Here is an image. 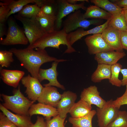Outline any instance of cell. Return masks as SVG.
Listing matches in <instances>:
<instances>
[{
  "label": "cell",
  "mask_w": 127,
  "mask_h": 127,
  "mask_svg": "<svg viewBox=\"0 0 127 127\" xmlns=\"http://www.w3.org/2000/svg\"><path fill=\"white\" fill-rule=\"evenodd\" d=\"M31 127H47L46 121L42 117L38 116L35 123L32 125Z\"/></svg>",
  "instance_id": "39"
},
{
  "label": "cell",
  "mask_w": 127,
  "mask_h": 127,
  "mask_svg": "<svg viewBox=\"0 0 127 127\" xmlns=\"http://www.w3.org/2000/svg\"><path fill=\"white\" fill-rule=\"evenodd\" d=\"M107 127H127V111L119 110L115 118Z\"/></svg>",
  "instance_id": "32"
},
{
  "label": "cell",
  "mask_w": 127,
  "mask_h": 127,
  "mask_svg": "<svg viewBox=\"0 0 127 127\" xmlns=\"http://www.w3.org/2000/svg\"><path fill=\"white\" fill-rule=\"evenodd\" d=\"M108 26H111L120 31H127V23L122 12L112 15Z\"/></svg>",
  "instance_id": "29"
},
{
  "label": "cell",
  "mask_w": 127,
  "mask_h": 127,
  "mask_svg": "<svg viewBox=\"0 0 127 127\" xmlns=\"http://www.w3.org/2000/svg\"><path fill=\"white\" fill-rule=\"evenodd\" d=\"M8 5L10 11L7 18L11 15L20 11L25 5L30 3H35L40 7L42 0H3Z\"/></svg>",
  "instance_id": "24"
},
{
  "label": "cell",
  "mask_w": 127,
  "mask_h": 127,
  "mask_svg": "<svg viewBox=\"0 0 127 127\" xmlns=\"http://www.w3.org/2000/svg\"><path fill=\"white\" fill-rule=\"evenodd\" d=\"M120 41L122 48L127 51V31H120Z\"/></svg>",
  "instance_id": "38"
},
{
  "label": "cell",
  "mask_w": 127,
  "mask_h": 127,
  "mask_svg": "<svg viewBox=\"0 0 127 127\" xmlns=\"http://www.w3.org/2000/svg\"><path fill=\"white\" fill-rule=\"evenodd\" d=\"M110 1L122 9L127 8V0H111Z\"/></svg>",
  "instance_id": "40"
},
{
  "label": "cell",
  "mask_w": 127,
  "mask_h": 127,
  "mask_svg": "<svg viewBox=\"0 0 127 127\" xmlns=\"http://www.w3.org/2000/svg\"><path fill=\"white\" fill-rule=\"evenodd\" d=\"M8 29L5 37L1 38L0 44L4 45H26L29 41L24 32L14 20L10 18L8 21Z\"/></svg>",
  "instance_id": "5"
},
{
  "label": "cell",
  "mask_w": 127,
  "mask_h": 127,
  "mask_svg": "<svg viewBox=\"0 0 127 127\" xmlns=\"http://www.w3.org/2000/svg\"><path fill=\"white\" fill-rule=\"evenodd\" d=\"M80 97L90 105L93 104L98 108L102 107L106 102L100 96L97 87L95 85L84 88L81 93Z\"/></svg>",
  "instance_id": "12"
},
{
  "label": "cell",
  "mask_w": 127,
  "mask_h": 127,
  "mask_svg": "<svg viewBox=\"0 0 127 127\" xmlns=\"http://www.w3.org/2000/svg\"><path fill=\"white\" fill-rule=\"evenodd\" d=\"M72 127H78L76 126L75 125H72Z\"/></svg>",
  "instance_id": "45"
},
{
  "label": "cell",
  "mask_w": 127,
  "mask_h": 127,
  "mask_svg": "<svg viewBox=\"0 0 127 127\" xmlns=\"http://www.w3.org/2000/svg\"><path fill=\"white\" fill-rule=\"evenodd\" d=\"M40 7L44 14L55 20L58 10L56 0H42Z\"/></svg>",
  "instance_id": "25"
},
{
  "label": "cell",
  "mask_w": 127,
  "mask_h": 127,
  "mask_svg": "<svg viewBox=\"0 0 127 127\" xmlns=\"http://www.w3.org/2000/svg\"><path fill=\"white\" fill-rule=\"evenodd\" d=\"M21 80L26 88L25 93L29 99L34 102L37 100L44 88L38 79L29 74L23 77Z\"/></svg>",
  "instance_id": "10"
},
{
  "label": "cell",
  "mask_w": 127,
  "mask_h": 127,
  "mask_svg": "<svg viewBox=\"0 0 127 127\" xmlns=\"http://www.w3.org/2000/svg\"><path fill=\"white\" fill-rule=\"evenodd\" d=\"M91 2L112 15L122 12V8L108 0H91Z\"/></svg>",
  "instance_id": "28"
},
{
  "label": "cell",
  "mask_w": 127,
  "mask_h": 127,
  "mask_svg": "<svg viewBox=\"0 0 127 127\" xmlns=\"http://www.w3.org/2000/svg\"><path fill=\"white\" fill-rule=\"evenodd\" d=\"M113 106L116 108L120 109L121 106L124 105H127V85L124 93L121 96L117 97L112 101Z\"/></svg>",
  "instance_id": "36"
},
{
  "label": "cell",
  "mask_w": 127,
  "mask_h": 127,
  "mask_svg": "<svg viewBox=\"0 0 127 127\" xmlns=\"http://www.w3.org/2000/svg\"><path fill=\"white\" fill-rule=\"evenodd\" d=\"M113 100L106 101L101 108L97 107L96 113L99 127H107L115 118L119 109L112 104Z\"/></svg>",
  "instance_id": "7"
},
{
  "label": "cell",
  "mask_w": 127,
  "mask_h": 127,
  "mask_svg": "<svg viewBox=\"0 0 127 127\" xmlns=\"http://www.w3.org/2000/svg\"><path fill=\"white\" fill-rule=\"evenodd\" d=\"M89 54L95 55L102 52L114 51L105 42L101 34L88 36L84 39Z\"/></svg>",
  "instance_id": "9"
},
{
  "label": "cell",
  "mask_w": 127,
  "mask_h": 127,
  "mask_svg": "<svg viewBox=\"0 0 127 127\" xmlns=\"http://www.w3.org/2000/svg\"><path fill=\"white\" fill-rule=\"evenodd\" d=\"M126 55L124 52L114 51L101 52L95 55L94 58L98 64L111 66L117 63L120 59Z\"/></svg>",
  "instance_id": "19"
},
{
  "label": "cell",
  "mask_w": 127,
  "mask_h": 127,
  "mask_svg": "<svg viewBox=\"0 0 127 127\" xmlns=\"http://www.w3.org/2000/svg\"><path fill=\"white\" fill-rule=\"evenodd\" d=\"M62 95L58 91L57 88L54 86L44 87L37 101L39 103L56 108Z\"/></svg>",
  "instance_id": "15"
},
{
  "label": "cell",
  "mask_w": 127,
  "mask_h": 127,
  "mask_svg": "<svg viewBox=\"0 0 127 127\" xmlns=\"http://www.w3.org/2000/svg\"><path fill=\"white\" fill-rule=\"evenodd\" d=\"M96 113V110H92L88 114L83 117L77 118L70 117L68 121L72 125L78 127H92V119Z\"/></svg>",
  "instance_id": "27"
},
{
  "label": "cell",
  "mask_w": 127,
  "mask_h": 127,
  "mask_svg": "<svg viewBox=\"0 0 127 127\" xmlns=\"http://www.w3.org/2000/svg\"><path fill=\"white\" fill-rule=\"evenodd\" d=\"M65 119L61 118L58 115L52 119L46 120L47 127H65L64 123Z\"/></svg>",
  "instance_id": "34"
},
{
  "label": "cell",
  "mask_w": 127,
  "mask_h": 127,
  "mask_svg": "<svg viewBox=\"0 0 127 127\" xmlns=\"http://www.w3.org/2000/svg\"><path fill=\"white\" fill-rule=\"evenodd\" d=\"M0 78L6 84L14 88H16L25 74L22 71L8 70L2 68L0 71Z\"/></svg>",
  "instance_id": "18"
},
{
  "label": "cell",
  "mask_w": 127,
  "mask_h": 127,
  "mask_svg": "<svg viewBox=\"0 0 127 127\" xmlns=\"http://www.w3.org/2000/svg\"><path fill=\"white\" fill-rule=\"evenodd\" d=\"M61 45L67 46L64 53H70L76 52L75 49L70 44L67 34L63 29L45 33L33 44L29 45L27 47L33 49L38 48L45 49L46 47H51L60 49L59 47Z\"/></svg>",
  "instance_id": "2"
},
{
  "label": "cell",
  "mask_w": 127,
  "mask_h": 127,
  "mask_svg": "<svg viewBox=\"0 0 127 127\" xmlns=\"http://www.w3.org/2000/svg\"><path fill=\"white\" fill-rule=\"evenodd\" d=\"M0 109L10 120L18 127H31L33 124L29 115L14 114L1 104Z\"/></svg>",
  "instance_id": "20"
},
{
  "label": "cell",
  "mask_w": 127,
  "mask_h": 127,
  "mask_svg": "<svg viewBox=\"0 0 127 127\" xmlns=\"http://www.w3.org/2000/svg\"><path fill=\"white\" fill-rule=\"evenodd\" d=\"M58 10L55 22V30H60L62 25V19L75 11L82 9L86 10L87 8L84 6V2L72 4L68 3L66 0H56Z\"/></svg>",
  "instance_id": "8"
},
{
  "label": "cell",
  "mask_w": 127,
  "mask_h": 127,
  "mask_svg": "<svg viewBox=\"0 0 127 127\" xmlns=\"http://www.w3.org/2000/svg\"><path fill=\"white\" fill-rule=\"evenodd\" d=\"M111 66L103 64H98L97 68L92 75L91 81L94 83L100 82L105 79L111 78Z\"/></svg>",
  "instance_id": "23"
},
{
  "label": "cell",
  "mask_w": 127,
  "mask_h": 127,
  "mask_svg": "<svg viewBox=\"0 0 127 127\" xmlns=\"http://www.w3.org/2000/svg\"><path fill=\"white\" fill-rule=\"evenodd\" d=\"M28 115L30 116L35 115H40L45 117L46 120L51 119L58 115L57 108L52 106L39 103L33 104L28 111Z\"/></svg>",
  "instance_id": "17"
},
{
  "label": "cell",
  "mask_w": 127,
  "mask_h": 127,
  "mask_svg": "<svg viewBox=\"0 0 127 127\" xmlns=\"http://www.w3.org/2000/svg\"><path fill=\"white\" fill-rule=\"evenodd\" d=\"M15 17L22 24L24 32L29 43V45L33 44L45 33L36 18H28L18 15Z\"/></svg>",
  "instance_id": "6"
},
{
  "label": "cell",
  "mask_w": 127,
  "mask_h": 127,
  "mask_svg": "<svg viewBox=\"0 0 127 127\" xmlns=\"http://www.w3.org/2000/svg\"><path fill=\"white\" fill-rule=\"evenodd\" d=\"M34 49L27 47L23 49L12 48L9 50L13 53L22 66L33 77L38 79L40 67L46 63L56 61H66L64 59H58L50 56L45 49Z\"/></svg>",
  "instance_id": "1"
},
{
  "label": "cell",
  "mask_w": 127,
  "mask_h": 127,
  "mask_svg": "<svg viewBox=\"0 0 127 127\" xmlns=\"http://www.w3.org/2000/svg\"><path fill=\"white\" fill-rule=\"evenodd\" d=\"M62 94L56 107L58 115L62 118H66L71 107L75 103L77 94L71 91H64Z\"/></svg>",
  "instance_id": "13"
},
{
  "label": "cell",
  "mask_w": 127,
  "mask_h": 127,
  "mask_svg": "<svg viewBox=\"0 0 127 127\" xmlns=\"http://www.w3.org/2000/svg\"><path fill=\"white\" fill-rule=\"evenodd\" d=\"M4 23H0V37L1 38L5 34Z\"/></svg>",
  "instance_id": "42"
},
{
  "label": "cell",
  "mask_w": 127,
  "mask_h": 127,
  "mask_svg": "<svg viewBox=\"0 0 127 127\" xmlns=\"http://www.w3.org/2000/svg\"><path fill=\"white\" fill-rule=\"evenodd\" d=\"M120 72L123 75V78L121 80L122 86L127 85V68H121Z\"/></svg>",
  "instance_id": "41"
},
{
  "label": "cell",
  "mask_w": 127,
  "mask_h": 127,
  "mask_svg": "<svg viewBox=\"0 0 127 127\" xmlns=\"http://www.w3.org/2000/svg\"><path fill=\"white\" fill-rule=\"evenodd\" d=\"M83 14L85 19H99L107 20L111 18L112 15L102 8L95 5H90L87 8Z\"/></svg>",
  "instance_id": "21"
},
{
  "label": "cell",
  "mask_w": 127,
  "mask_h": 127,
  "mask_svg": "<svg viewBox=\"0 0 127 127\" xmlns=\"http://www.w3.org/2000/svg\"><path fill=\"white\" fill-rule=\"evenodd\" d=\"M70 4H75L78 2V0H66Z\"/></svg>",
  "instance_id": "44"
},
{
  "label": "cell",
  "mask_w": 127,
  "mask_h": 127,
  "mask_svg": "<svg viewBox=\"0 0 127 127\" xmlns=\"http://www.w3.org/2000/svg\"><path fill=\"white\" fill-rule=\"evenodd\" d=\"M1 1L2 2L0 3V23H4L10 10L6 3L3 0Z\"/></svg>",
  "instance_id": "35"
},
{
  "label": "cell",
  "mask_w": 127,
  "mask_h": 127,
  "mask_svg": "<svg viewBox=\"0 0 127 127\" xmlns=\"http://www.w3.org/2000/svg\"><path fill=\"white\" fill-rule=\"evenodd\" d=\"M110 20H107L103 24L88 30L85 31L83 28H79L67 34V37L70 44L72 46L76 42L87 35L101 34L108 26Z\"/></svg>",
  "instance_id": "16"
},
{
  "label": "cell",
  "mask_w": 127,
  "mask_h": 127,
  "mask_svg": "<svg viewBox=\"0 0 127 127\" xmlns=\"http://www.w3.org/2000/svg\"><path fill=\"white\" fill-rule=\"evenodd\" d=\"M4 103L3 105L6 108L20 115H28V112L34 102L25 97L20 91V87L14 91L13 95L9 96L1 95Z\"/></svg>",
  "instance_id": "3"
},
{
  "label": "cell",
  "mask_w": 127,
  "mask_h": 127,
  "mask_svg": "<svg viewBox=\"0 0 127 127\" xmlns=\"http://www.w3.org/2000/svg\"><path fill=\"white\" fill-rule=\"evenodd\" d=\"M0 127H18L2 112L0 113Z\"/></svg>",
  "instance_id": "37"
},
{
  "label": "cell",
  "mask_w": 127,
  "mask_h": 127,
  "mask_svg": "<svg viewBox=\"0 0 127 127\" xmlns=\"http://www.w3.org/2000/svg\"><path fill=\"white\" fill-rule=\"evenodd\" d=\"M96 19L88 20L83 17V14L79 10H76L68 15L62 22L63 29L68 34L79 28H87L92 25L99 23Z\"/></svg>",
  "instance_id": "4"
},
{
  "label": "cell",
  "mask_w": 127,
  "mask_h": 127,
  "mask_svg": "<svg viewBox=\"0 0 127 127\" xmlns=\"http://www.w3.org/2000/svg\"><path fill=\"white\" fill-rule=\"evenodd\" d=\"M122 12L123 14L127 25V8L122 9Z\"/></svg>",
  "instance_id": "43"
},
{
  "label": "cell",
  "mask_w": 127,
  "mask_h": 127,
  "mask_svg": "<svg viewBox=\"0 0 127 127\" xmlns=\"http://www.w3.org/2000/svg\"><path fill=\"white\" fill-rule=\"evenodd\" d=\"M59 62L54 61L52 63L51 67L48 69L40 68L38 73V79L40 82L44 80L49 81L48 83L44 84V87L53 86L56 87L63 90H64V86L58 81L57 77L58 73L57 68Z\"/></svg>",
  "instance_id": "11"
},
{
  "label": "cell",
  "mask_w": 127,
  "mask_h": 127,
  "mask_svg": "<svg viewBox=\"0 0 127 127\" xmlns=\"http://www.w3.org/2000/svg\"><path fill=\"white\" fill-rule=\"evenodd\" d=\"M103 39L107 44L116 51L123 52L120 41V31L108 26L101 33Z\"/></svg>",
  "instance_id": "14"
},
{
  "label": "cell",
  "mask_w": 127,
  "mask_h": 127,
  "mask_svg": "<svg viewBox=\"0 0 127 127\" xmlns=\"http://www.w3.org/2000/svg\"><path fill=\"white\" fill-rule=\"evenodd\" d=\"M122 67V65L118 63L111 66V76L109 81L112 85L118 87L122 86L121 80L119 79V75Z\"/></svg>",
  "instance_id": "31"
},
{
  "label": "cell",
  "mask_w": 127,
  "mask_h": 127,
  "mask_svg": "<svg viewBox=\"0 0 127 127\" xmlns=\"http://www.w3.org/2000/svg\"><path fill=\"white\" fill-rule=\"evenodd\" d=\"M92 108L91 106L80 99L75 103L70 109L69 113L72 117L79 118L88 114L92 110Z\"/></svg>",
  "instance_id": "22"
},
{
  "label": "cell",
  "mask_w": 127,
  "mask_h": 127,
  "mask_svg": "<svg viewBox=\"0 0 127 127\" xmlns=\"http://www.w3.org/2000/svg\"><path fill=\"white\" fill-rule=\"evenodd\" d=\"M36 18L45 33L55 30V20L44 14L40 10Z\"/></svg>",
  "instance_id": "26"
},
{
  "label": "cell",
  "mask_w": 127,
  "mask_h": 127,
  "mask_svg": "<svg viewBox=\"0 0 127 127\" xmlns=\"http://www.w3.org/2000/svg\"><path fill=\"white\" fill-rule=\"evenodd\" d=\"M13 54L10 50L0 51V65L1 67H8L14 61Z\"/></svg>",
  "instance_id": "33"
},
{
  "label": "cell",
  "mask_w": 127,
  "mask_h": 127,
  "mask_svg": "<svg viewBox=\"0 0 127 127\" xmlns=\"http://www.w3.org/2000/svg\"><path fill=\"white\" fill-rule=\"evenodd\" d=\"M40 10V8L36 4H28L18 12V15L24 17L31 19L36 18Z\"/></svg>",
  "instance_id": "30"
}]
</instances>
